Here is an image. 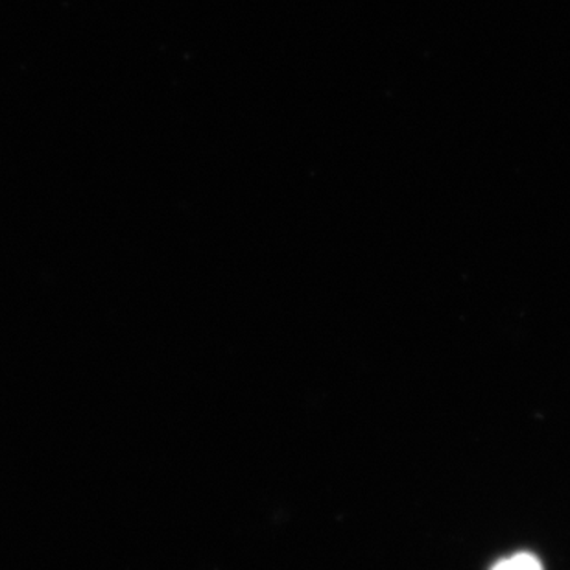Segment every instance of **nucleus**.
<instances>
[{"instance_id": "1", "label": "nucleus", "mask_w": 570, "mask_h": 570, "mask_svg": "<svg viewBox=\"0 0 570 570\" xmlns=\"http://www.w3.org/2000/svg\"><path fill=\"white\" fill-rule=\"evenodd\" d=\"M491 570H543L538 558L532 554H515L499 561Z\"/></svg>"}]
</instances>
